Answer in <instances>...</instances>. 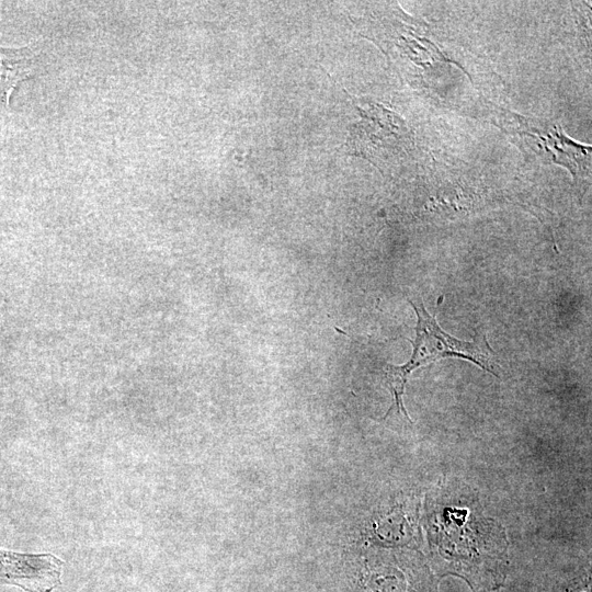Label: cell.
<instances>
[{"mask_svg":"<svg viewBox=\"0 0 592 592\" xmlns=\"http://www.w3.org/2000/svg\"><path fill=\"white\" fill-rule=\"evenodd\" d=\"M418 321L415 327V338L411 341L413 351L410 360L402 365L388 364L385 367V377L391 391L394 403L384 415V419L396 409L410 421L402 402L405 386L412 371L444 357H460L468 360L481 368L494 374L492 363V350L486 339H478L475 342L458 340L444 332L424 308L422 301L415 304L410 300Z\"/></svg>","mask_w":592,"mask_h":592,"instance_id":"cell-1","label":"cell"},{"mask_svg":"<svg viewBox=\"0 0 592 592\" xmlns=\"http://www.w3.org/2000/svg\"><path fill=\"white\" fill-rule=\"evenodd\" d=\"M556 592H589V589H587V587L582 589L581 587L576 585V587L559 590Z\"/></svg>","mask_w":592,"mask_h":592,"instance_id":"cell-5","label":"cell"},{"mask_svg":"<svg viewBox=\"0 0 592 592\" xmlns=\"http://www.w3.org/2000/svg\"><path fill=\"white\" fill-rule=\"evenodd\" d=\"M362 121L351 132V147L379 167L382 161L401 160L410 152L413 140L405 122L378 104L360 109Z\"/></svg>","mask_w":592,"mask_h":592,"instance_id":"cell-2","label":"cell"},{"mask_svg":"<svg viewBox=\"0 0 592 592\" xmlns=\"http://www.w3.org/2000/svg\"><path fill=\"white\" fill-rule=\"evenodd\" d=\"M38 46L0 47V109L8 107L16 84L32 76Z\"/></svg>","mask_w":592,"mask_h":592,"instance_id":"cell-4","label":"cell"},{"mask_svg":"<svg viewBox=\"0 0 592 592\" xmlns=\"http://www.w3.org/2000/svg\"><path fill=\"white\" fill-rule=\"evenodd\" d=\"M52 576L47 554H18L0 549V584H14L27 592H41Z\"/></svg>","mask_w":592,"mask_h":592,"instance_id":"cell-3","label":"cell"}]
</instances>
